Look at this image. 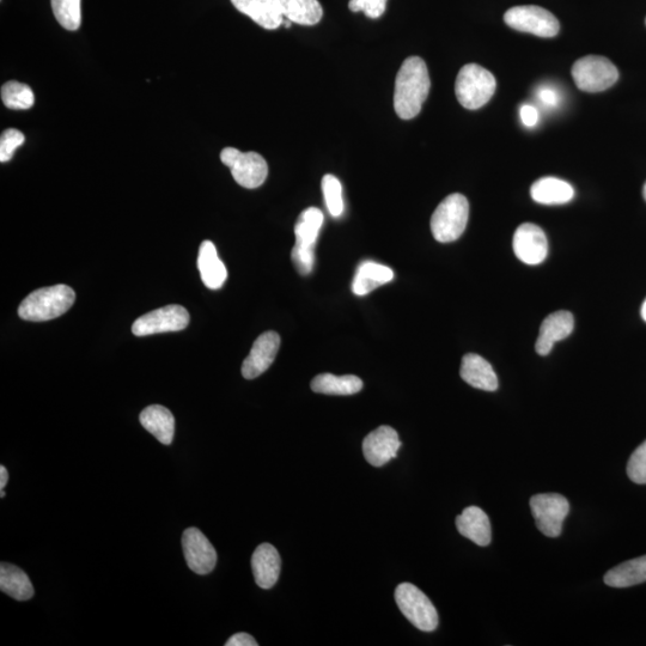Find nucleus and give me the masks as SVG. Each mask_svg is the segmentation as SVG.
<instances>
[{
  "label": "nucleus",
  "mask_w": 646,
  "mask_h": 646,
  "mask_svg": "<svg viewBox=\"0 0 646 646\" xmlns=\"http://www.w3.org/2000/svg\"><path fill=\"white\" fill-rule=\"evenodd\" d=\"M520 115L523 125L529 127V129H532V127H535L539 123L538 109L534 106H522Z\"/></svg>",
  "instance_id": "obj_37"
},
{
  "label": "nucleus",
  "mask_w": 646,
  "mask_h": 646,
  "mask_svg": "<svg viewBox=\"0 0 646 646\" xmlns=\"http://www.w3.org/2000/svg\"><path fill=\"white\" fill-rule=\"evenodd\" d=\"M394 272L392 268L377 264L374 261H365L359 265L355 279L352 282L353 294L365 296L380 286L392 282Z\"/></svg>",
  "instance_id": "obj_22"
},
{
  "label": "nucleus",
  "mask_w": 646,
  "mask_h": 646,
  "mask_svg": "<svg viewBox=\"0 0 646 646\" xmlns=\"http://www.w3.org/2000/svg\"><path fill=\"white\" fill-rule=\"evenodd\" d=\"M646 582V556L629 560L609 570L605 583L612 588H629Z\"/></svg>",
  "instance_id": "obj_26"
},
{
  "label": "nucleus",
  "mask_w": 646,
  "mask_h": 646,
  "mask_svg": "<svg viewBox=\"0 0 646 646\" xmlns=\"http://www.w3.org/2000/svg\"><path fill=\"white\" fill-rule=\"evenodd\" d=\"M291 260L294 262V266L298 273L302 274V276H308V274L312 273L314 268V248L295 245V247L292 248Z\"/></svg>",
  "instance_id": "obj_34"
},
{
  "label": "nucleus",
  "mask_w": 646,
  "mask_h": 646,
  "mask_svg": "<svg viewBox=\"0 0 646 646\" xmlns=\"http://www.w3.org/2000/svg\"><path fill=\"white\" fill-rule=\"evenodd\" d=\"M460 375L469 386L485 392H496L499 387L498 377L492 365L475 353H468L462 358Z\"/></svg>",
  "instance_id": "obj_16"
},
{
  "label": "nucleus",
  "mask_w": 646,
  "mask_h": 646,
  "mask_svg": "<svg viewBox=\"0 0 646 646\" xmlns=\"http://www.w3.org/2000/svg\"><path fill=\"white\" fill-rule=\"evenodd\" d=\"M496 88V78L489 70L477 64H468L457 75L455 94L462 107L477 111L489 103Z\"/></svg>",
  "instance_id": "obj_3"
},
{
  "label": "nucleus",
  "mask_w": 646,
  "mask_h": 646,
  "mask_svg": "<svg viewBox=\"0 0 646 646\" xmlns=\"http://www.w3.org/2000/svg\"><path fill=\"white\" fill-rule=\"evenodd\" d=\"M2 100L5 107L9 109L26 111V109L34 106L35 95L29 85L17 81H10L2 87Z\"/></svg>",
  "instance_id": "obj_29"
},
{
  "label": "nucleus",
  "mask_w": 646,
  "mask_h": 646,
  "mask_svg": "<svg viewBox=\"0 0 646 646\" xmlns=\"http://www.w3.org/2000/svg\"><path fill=\"white\" fill-rule=\"evenodd\" d=\"M643 195H644V199L646 200V184L644 185V188H643Z\"/></svg>",
  "instance_id": "obj_41"
},
{
  "label": "nucleus",
  "mask_w": 646,
  "mask_h": 646,
  "mask_svg": "<svg viewBox=\"0 0 646 646\" xmlns=\"http://www.w3.org/2000/svg\"><path fill=\"white\" fill-rule=\"evenodd\" d=\"M388 0H350L349 8L352 12H364L369 18L381 17L385 14Z\"/></svg>",
  "instance_id": "obj_35"
},
{
  "label": "nucleus",
  "mask_w": 646,
  "mask_h": 646,
  "mask_svg": "<svg viewBox=\"0 0 646 646\" xmlns=\"http://www.w3.org/2000/svg\"><path fill=\"white\" fill-rule=\"evenodd\" d=\"M322 224L323 215L321 210L316 209V207H309V209L303 211L295 227V245L315 248Z\"/></svg>",
  "instance_id": "obj_28"
},
{
  "label": "nucleus",
  "mask_w": 646,
  "mask_h": 646,
  "mask_svg": "<svg viewBox=\"0 0 646 646\" xmlns=\"http://www.w3.org/2000/svg\"><path fill=\"white\" fill-rule=\"evenodd\" d=\"M0 492H2V493H0V495H2V498H4V497H5V492H4V490H0Z\"/></svg>",
  "instance_id": "obj_42"
},
{
  "label": "nucleus",
  "mask_w": 646,
  "mask_h": 646,
  "mask_svg": "<svg viewBox=\"0 0 646 646\" xmlns=\"http://www.w3.org/2000/svg\"><path fill=\"white\" fill-rule=\"evenodd\" d=\"M140 423L143 428L154 435L162 444H172L175 434V418L168 408L154 405L146 407L140 413Z\"/></svg>",
  "instance_id": "obj_21"
},
{
  "label": "nucleus",
  "mask_w": 646,
  "mask_h": 646,
  "mask_svg": "<svg viewBox=\"0 0 646 646\" xmlns=\"http://www.w3.org/2000/svg\"><path fill=\"white\" fill-rule=\"evenodd\" d=\"M469 204L465 195H449L437 206L431 218V231L435 240L450 243L459 240L467 228Z\"/></svg>",
  "instance_id": "obj_4"
},
{
  "label": "nucleus",
  "mask_w": 646,
  "mask_h": 646,
  "mask_svg": "<svg viewBox=\"0 0 646 646\" xmlns=\"http://www.w3.org/2000/svg\"><path fill=\"white\" fill-rule=\"evenodd\" d=\"M641 313H642V318H643V320L646 322V300H645V302L643 303V307H642Z\"/></svg>",
  "instance_id": "obj_40"
},
{
  "label": "nucleus",
  "mask_w": 646,
  "mask_h": 646,
  "mask_svg": "<svg viewBox=\"0 0 646 646\" xmlns=\"http://www.w3.org/2000/svg\"><path fill=\"white\" fill-rule=\"evenodd\" d=\"M513 247L517 259L526 265H540L547 258V237L544 230L532 223H524L517 228Z\"/></svg>",
  "instance_id": "obj_12"
},
{
  "label": "nucleus",
  "mask_w": 646,
  "mask_h": 646,
  "mask_svg": "<svg viewBox=\"0 0 646 646\" xmlns=\"http://www.w3.org/2000/svg\"><path fill=\"white\" fill-rule=\"evenodd\" d=\"M252 569L255 582L262 589H271L278 582L282 560L277 548L271 544H262L253 553Z\"/></svg>",
  "instance_id": "obj_17"
},
{
  "label": "nucleus",
  "mask_w": 646,
  "mask_h": 646,
  "mask_svg": "<svg viewBox=\"0 0 646 646\" xmlns=\"http://www.w3.org/2000/svg\"><path fill=\"white\" fill-rule=\"evenodd\" d=\"M280 347V337L276 332H266L255 340L251 353L242 364V376L247 380L257 379L271 367Z\"/></svg>",
  "instance_id": "obj_14"
},
{
  "label": "nucleus",
  "mask_w": 646,
  "mask_h": 646,
  "mask_svg": "<svg viewBox=\"0 0 646 646\" xmlns=\"http://www.w3.org/2000/svg\"><path fill=\"white\" fill-rule=\"evenodd\" d=\"M185 559L195 574L207 575L215 569L217 552L209 539L197 528H188L182 535Z\"/></svg>",
  "instance_id": "obj_11"
},
{
  "label": "nucleus",
  "mask_w": 646,
  "mask_h": 646,
  "mask_svg": "<svg viewBox=\"0 0 646 646\" xmlns=\"http://www.w3.org/2000/svg\"><path fill=\"white\" fill-rule=\"evenodd\" d=\"M536 97H538L541 105L547 109L557 108L560 102H562V95H560L557 89L550 87V85H542V87L536 90Z\"/></svg>",
  "instance_id": "obj_36"
},
{
  "label": "nucleus",
  "mask_w": 646,
  "mask_h": 646,
  "mask_svg": "<svg viewBox=\"0 0 646 646\" xmlns=\"http://www.w3.org/2000/svg\"><path fill=\"white\" fill-rule=\"evenodd\" d=\"M646 22V21H645Z\"/></svg>",
  "instance_id": "obj_43"
},
{
  "label": "nucleus",
  "mask_w": 646,
  "mask_h": 646,
  "mask_svg": "<svg viewBox=\"0 0 646 646\" xmlns=\"http://www.w3.org/2000/svg\"><path fill=\"white\" fill-rule=\"evenodd\" d=\"M530 509L540 532L548 538H558L570 513L568 499L558 493H541L530 499Z\"/></svg>",
  "instance_id": "obj_9"
},
{
  "label": "nucleus",
  "mask_w": 646,
  "mask_h": 646,
  "mask_svg": "<svg viewBox=\"0 0 646 646\" xmlns=\"http://www.w3.org/2000/svg\"><path fill=\"white\" fill-rule=\"evenodd\" d=\"M82 0H51L56 20L66 30L76 32L82 23Z\"/></svg>",
  "instance_id": "obj_30"
},
{
  "label": "nucleus",
  "mask_w": 646,
  "mask_h": 646,
  "mask_svg": "<svg viewBox=\"0 0 646 646\" xmlns=\"http://www.w3.org/2000/svg\"><path fill=\"white\" fill-rule=\"evenodd\" d=\"M198 268L206 288L221 289L228 279L227 267L219 259L216 246L211 241L201 243L198 255Z\"/></svg>",
  "instance_id": "obj_19"
},
{
  "label": "nucleus",
  "mask_w": 646,
  "mask_h": 646,
  "mask_svg": "<svg viewBox=\"0 0 646 646\" xmlns=\"http://www.w3.org/2000/svg\"><path fill=\"white\" fill-rule=\"evenodd\" d=\"M428 66L419 57H411L401 65L395 79L394 109L402 120L416 118L430 93Z\"/></svg>",
  "instance_id": "obj_1"
},
{
  "label": "nucleus",
  "mask_w": 646,
  "mask_h": 646,
  "mask_svg": "<svg viewBox=\"0 0 646 646\" xmlns=\"http://www.w3.org/2000/svg\"><path fill=\"white\" fill-rule=\"evenodd\" d=\"M286 20L301 26H315L323 17L319 0H276Z\"/></svg>",
  "instance_id": "obj_25"
},
{
  "label": "nucleus",
  "mask_w": 646,
  "mask_h": 646,
  "mask_svg": "<svg viewBox=\"0 0 646 646\" xmlns=\"http://www.w3.org/2000/svg\"><path fill=\"white\" fill-rule=\"evenodd\" d=\"M9 474L8 469L4 466H0V490H4L6 484H8Z\"/></svg>",
  "instance_id": "obj_39"
},
{
  "label": "nucleus",
  "mask_w": 646,
  "mask_h": 646,
  "mask_svg": "<svg viewBox=\"0 0 646 646\" xmlns=\"http://www.w3.org/2000/svg\"><path fill=\"white\" fill-rule=\"evenodd\" d=\"M575 319L570 312H557L548 315L542 322L535 350L540 356L550 355L554 344L570 337L574 332Z\"/></svg>",
  "instance_id": "obj_15"
},
{
  "label": "nucleus",
  "mask_w": 646,
  "mask_h": 646,
  "mask_svg": "<svg viewBox=\"0 0 646 646\" xmlns=\"http://www.w3.org/2000/svg\"><path fill=\"white\" fill-rule=\"evenodd\" d=\"M530 195L542 205H564L575 197V190L569 182L557 178H542L530 188Z\"/></svg>",
  "instance_id": "obj_23"
},
{
  "label": "nucleus",
  "mask_w": 646,
  "mask_h": 646,
  "mask_svg": "<svg viewBox=\"0 0 646 646\" xmlns=\"http://www.w3.org/2000/svg\"><path fill=\"white\" fill-rule=\"evenodd\" d=\"M76 301V294L70 286L59 284L39 289L30 294L18 308V315L26 321L44 322L59 318Z\"/></svg>",
  "instance_id": "obj_2"
},
{
  "label": "nucleus",
  "mask_w": 646,
  "mask_h": 646,
  "mask_svg": "<svg viewBox=\"0 0 646 646\" xmlns=\"http://www.w3.org/2000/svg\"><path fill=\"white\" fill-rule=\"evenodd\" d=\"M0 590L17 601H27L34 596V587L26 572L8 563L0 565Z\"/></svg>",
  "instance_id": "obj_24"
},
{
  "label": "nucleus",
  "mask_w": 646,
  "mask_h": 646,
  "mask_svg": "<svg viewBox=\"0 0 646 646\" xmlns=\"http://www.w3.org/2000/svg\"><path fill=\"white\" fill-rule=\"evenodd\" d=\"M26 142V137L16 129L5 130L0 137V162H9L15 151Z\"/></svg>",
  "instance_id": "obj_33"
},
{
  "label": "nucleus",
  "mask_w": 646,
  "mask_h": 646,
  "mask_svg": "<svg viewBox=\"0 0 646 646\" xmlns=\"http://www.w3.org/2000/svg\"><path fill=\"white\" fill-rule=\"evenodd\" d=\"M572 78L577 88L585 93H601L617 83L619 71L605 57L588 56L577 60L572 66Z\"/></svg>",
  "instance_id": "obj_6"
},
{
  "label": "nucleus",
  "mask_w": 646,
  "mask_h": 646,
  "mask_svg": "<svg viewBox=\"0 0 646 646\" xmlns=\"http://www.w3.org/2000/svg\"><path fill=\"white\" fill-rule=\"evenodd\" d=\"M504 21L517 32L533 34L540 38H554L560 30L557 17L536 5L515 6L505 12Z\"/></svg>",
  "instance_id": "obj_8"
},
{
  "label": "nucleus",
  "mask_w": 646,
  "mask_h": 646,
  "mask_svg": "<svg viewBox=\"0 0 646 646\" xmlns=\"http://www.w3.org/2000/svg\"><path fill=\"white\" fill-rule=\"evenodd\" d=\"M395 601L402 614L410 623L424 632L435 631L438 627L437 609L422 590L411 583H401L395 590Z\"/></svg>",
  "instance_id": "obj_5"
},
{
  "label": "nucleus",
  "mask_w": 646,
  "mask_h": 646,
  "mask_svg": "<svg viewBox=\"0 0 646 646\" xmlns=\"http://www.w3.org/2000/svg\"><path fill=\"white\" fill-rule=\"evenodd\" d=\"M627 475L633 483L646 484V441L631 455L627 463Z\"/></svg>",
  "instance_id": "obj_32"
},
{
  "label": "nucleus",
  "mask_w": 646,
  "mask_h": 646,
  "mask_svg": "<svg viewBox=\"0 0 646 646\" xmlns=\"http://www.w3.org/2000/svg\"><path fill=\"white\" fill-rule=\"evenodd\" d=\"M322 192L328 212L335 218L344 213L343 186L334 175L327 174L322 179Z\"/></svg>",
  "instance_id": "obj_31"
},
{
  "label": "nucleus",
  "mask_w": 646,
  "mask_h": 646,
  "mask_svg": "<svg viewBox=\"0 0 646 646\" xmlns=\"http://www.w3.org/2000/svg\"><path fill=\"white\" fill-rule=\"evenodd\" d=\"M190 325V314L178 304L156 309L136 321L132 326V333L137 337L146 335L180 332Z\"/></svg>",
  "instance_id": "obj_10"
},
{
  "label": "nucleus",
  "mask_w": 646,
  "mask_h": 646,
  "mask_svg": "<svg viewBox=\"0 0 646 646\" xmlns=\"http://www.w3.org/2000/svg\"><path fill=\"white\" fill-rule=\"evenodd\" d=\"M313 392L326 395H353L361 392L363 381L357 376L321 374L312 381Z\"/></svg>",
  "instance_id": "obj_27"
},
{
  "label": "nucleus",
  "mask_w": 646,
  "mask_h": 646,
  "mask_svg": "<svg viewBox=\"0 0 646 646\" xmlns=\"http://www.w3.org/2000/svg\"><path fill=\"white\" fill-rule=\"evenodd\" d=\"M400 447L398 432L390 426H380L364 438L363 454L371 466L382 467L398 456Z\"/></svg>",
  "instance_id": "obj_13"
},
{
  "label": "nucleus",
  "mask_w": 646,
  "mask_h": 646,
  "mask_svg": "<svg viewBox=\"0 0 646 646\" xmlns=\"http://www.w3.org/2000/svg\"><path fill=\"white\" fill-rule=\"evenodd\" d=\"M243 15L251 17L260 27L274 30L282 26L284 16L276 0H231Z\"/></svg>",
  "instance_id": "obj_20"
},
{
  "label": "nucleus",
  "mask_w": 646,
  "mask_h": 646,
  "mask_svg": "<svg viewBox=\"0 0 646 646\" xmlns=\"http://www.w3.org/2000/svg\"><path fill=\"white\" fill-rule=\"evenodd\" d=\"M221 161L230 169L234 180L248 190H254L265 184L268 166L265 158L257 152H241L235 148H225L221 152Z\"/></svg>",
  "instance_id": "obj_7"
},
{
  "label": "nucleus",
  "mask_w": 646,
  "mask_h": 646,
  "mask_svg": "<svg viewBox=\"0 0 646 646\" xmlns=\"http://www.w3.org/2000/svg\"><path fill=\"white\" fill-rule=\"evenodd\" d=\"M227 646H258V642L255 639L248 635L246 632L236 633L233 637L228 639V642L225 643Z\"/></svg>",
  "instance_id": "obj_38"
},
{
  "label": "nucleus",
  "mask_w": 646,
  "mask_h": 646,
  "mask_svg": "<svg viewBox=\"0 0 646 646\" xmlns=\"http://www.w3.org/2000/svg\"><path fill=\"white\" fill-rule=\"evenodd\" d=\"M456 528L465 538L478 546L485 547L491 544L492 529L489 516L483 509L468 507L456 517Z\"/></svg>",
  "instance_id": "obj_18"
}]
</instances>
